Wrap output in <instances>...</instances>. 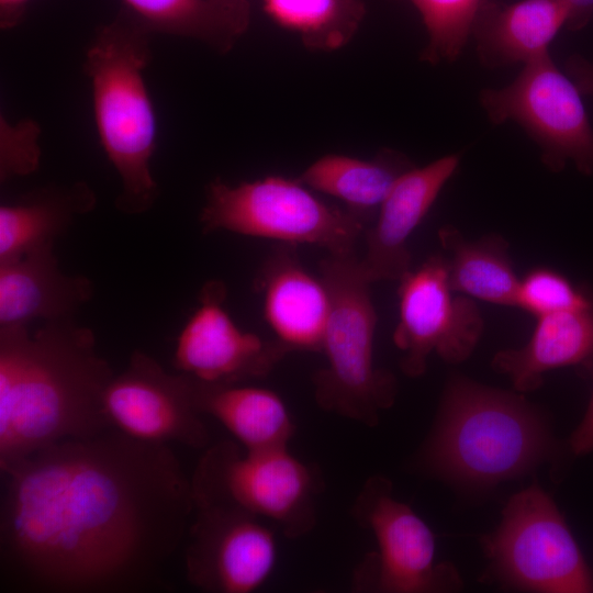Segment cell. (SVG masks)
<instances>
[{"instance_id":"6da1fadb","label":"cell","mask_w":593,"mask_h":593,"mask_svg":"<svg viewBox=\"0 0 593 593\" xmlns=\"http://www.w3.org/2000/svg\"><path fill=\"white\" fill-rule=\"evenodd\" d=\"M1 474L2 572L29 591H145L194 510L170 446L115 428L47 446Z\"/></svg>"},{"instance_id":"7a4b0ae2","label":"cell","mask_w":593,"mask_h":593,"mask_svg":"<svg viewBox=\"0 0 593 593\" xmlns=\"http://www.w3.org/2000/svg\"><path fill=\"white\" fill-rule=\"evenodd\" d=\"M114 372L93 331L74 318L0 326V470L47 446L111 428L104 392Z\"/></svg>"},{"instance_id":"3957f363","label":"cell","mask_w":593,"mask_h":593,"mask_svg":"<svg viewBox=\"0 0 593 593\" xmlns=\"http://www.w3.org/2000/svg\"><path fill=\"white\" fill-rule=\"evenodd\" d=\"M542 415L516 392L452 377L417 465L428 475L491 486L533 471L553 455Z\"/></svg>"},{"instance_id":"277c9868","label":"cell","mask_w":593,"mask_h":593,"mask_svg":"<svg viewBox=\"0 0 593 593\" xmlns=\"http://www.w3.org/2000/svg\"><path fill=\"white\" fill-rule=\"evenodd\" d=\"M152 34L122 7L94 32L82 65L98 137L122 183L115 206L128 215L147 212L159 195L150 171L156 115L144 77L152 59Z\"/></svg>"},{"instance_id":"5b68a950","label":"cell","mask_w":593,"mask_h":593,"mask_svg":"<svg viewBox=\"0 0 593 593\" xmlns=\"http://www.w3.org/2000/svg\"><path fill=\"white\" fill-rule=\"evenodd\" d=\"M329 296L322 353L326 366L313 376L317 405L368 427L396 398L395 377L373 362L377 313L370 280L356 253L327 254L318 264Z\"/></svg>"},{"instance_id":"8992f818","label":"cell","mask_w":593,"mask_h":593,"mask_svg":"<svg viewBox=\"0 0 593 593\" xmlns=\"http://www.w3.org/2000/svg\"><path fill=\"white\" fill-rule=\"evenodd\" d=\"M190 479L194 505L244 511L292 539L315 527L321 478L288 447L246 449L235 439L220 440L204 449Z\"/></svg>"},{"instance_id":"52a82bcc","label":"cell","mask_w":593,"mask_h":593,"mask_svg":"<svg viewBox=\"0 0 593 593\" xmlns=\"http://www.w3.org/2000/svg\"><path fill=\"white\" fill-rule=\"evenodd\" d=\"M202 232L228 231L283 244H307L348 254L367 225L345 206L320 199L298 178L267 176L231 186L208 183L199 217Z\"/></svg>"},{"instance_id":"ba28073f","label":"cell","mask_w":593,"mask_h":593,"mask_svg":"<svg viewBox=\"0 0 593 593\" xmlns=\"http://www.w3.org/2000/svg\"><path fill=\"white\" fill-rule=\"evenodd\" d=\"M493 578L541 593H592L593 574L566 519L538 482L506 503L495 530L482 539Z\"/></svg>"},{"instance_id":"9c48e42d","label":"cell","mask_w":593,"mask_h":593,"mask_svg":"<svg viewBox=\"0 0 593 593\" xmlns=\"http://www.w3.org/2000/svg\"><path fill=\"white\" fill-rule=\"evenodd\" d=\"M350 515L372 533L378 550L368 555L354 578L363 592L438 593L462 588L456 568L436 559L430 527L393 494L392 482L380 474L369 477L357 494Z\"/></svg>"},{"instance_id":"30bf717a","label":"cell","mask_w":593,"mask_h":593,"mask_svg":"<svg viewBox=\"0 0 593 593\" xmlns=\"http://www.w3.org/2000/svg\"><path fill=\"white\" fill-rule=\"evenodd\" d=\"M581 96L547 53L524 64L507 86L482 90L479 101L491 122L517 123L538 145L549 170L561 171L571 161L581 174L592 175L593 127Z\"/></svg>"},{"instance_id":"8fae6325","label":"cell","mask_w":593,"mask_h":593,"mask_svg":"<svg viewBox=\"0 0 593 593\" xmlns=\"http://www.w3.org/2000/svg\"><path fill=\"white\" fill-rule=\"evenodd\" d=\"M398 294L393 342L403 353L404 374L423 376L432 354L451 365L471 356L483 332V317L472 298L451 289L443 255L411 269L400 280Z\"/></svg>"},{"instance_id":"7c38bea8","label":"cell","mask_w":593,"mask_h":593,"mask_svg":"<svg viewBox=\"0 0 593 593\" xmlns=\"http://www.w3.org/2000/svg\"><path fill=\"white\" fill-rule=\"evenodd\" d=\"M111 428L153 444L205 449L210 433L193 398V378L169 373L152 356L135 350L104 392Z\"/></svg>"},{"instance_id":"4fadbf2b","label":"cell","mask_w":593,"mask_h":593,"mask_svg":"<svg viewBox=\"0 0 593 593\" xmlns=\"http://www.w3.org/2000/svg\"><path fill=\"white\" fill-rule=\"evenodd\" d=\"M186 537L187 580L204 592L251 593L277 562L273 529L234 507L194 505Z\"/></svg>"},{"instance_id":"5bb4252c","label":"cell","mask_w":593,"mask_h":593,"mask_svg":"<svg viewBox=\"0 0 593 593\" xmlns=\"http://www.w3.org/2000/svg\"><path fill=\"white\" fill-rule=\"evenodd\" d=\"M225 299L221 280L201 288L199 306L177 339L175 368L210 383L238 384L267 377L291 349L277 338L238 328L223 305Z\"/></svg>"},{"instance_id":"9a60e30c","label":"cell","mask_w":593,"mask_h":593,"mask_svg":"<svg viewBox=\"0 0 593 593\" xmlns=\"http://www.w3.org/2000/svg\"><path fill=\"white\" fill-rule=\"evenodd\" d=\"M460 155L440 157L403 174L365 232L361 267L370 280L400 281L411 270L409 238L456 172Z\"/></svg>"},{"instance_id":"2e32d148","label":"cell","mask_w":593,"mask_h":593,"mask_svg":"<svg viewBox=\"0 0 593 593\" xmlns=\"http://www.w3.org/2000/svg\"><path fill=\"white\" fill-rule=\"evenodd\" d=\"M294 246L281 243L270 251L255 280L264 295L265 317L276 338L291 351L322 353L329 312L327 289L303 268Z\"/></svg>"},{"instance_id":"e0dca14e","label":"cell","mask_w":593,"mask_h":593,"mask_svg":"<svg viewBox=\"0 0 593 593\" xmlns=\"http://www.w3.org/2000/svg\"><path fill=\"white\" fill-rule=\"evenodd\" d=\"M54 248L0 261V326L74 318L93 295V282L61 270Z\"/></svg>"},{"instance_id":"ac0fdd59","label":"cell","mask_w":593,"mask_h":593,"mask_svg":"<svg viewBox=\"0 0 593 593\" xmlns=\"http://www.w3.org/2000/svg\"><path fill=\"white\" fill-rule=\"evenodd\" d=\"M567 24L561 0H482L471 33L481 64L489 68L523 65L547 53Z\"/></svg>"},{"instance_id":"d6986e66","label":"cell","mask_w":593,"mask_h":593,"mask_svg":"<svg viewBox=\"0 0 593 593\" xmlns=\"http://www.w3.org/2000/svg\"><path fill=\"white\" fill-rule=\"evenodd\" d=\"M593 362V305L537 317L529 340L497 351L492 368L511 380L515 391L530 392L550 370Z\"/></svg>"},{"instance_id":"ffe728a7","label":"cell","mask_w":593,"mask_h":593,"mask_svg":"<svg viewBox=\"0 0 593 593\" xmlns=\"http://www.w3.org/2000/svg\"><path fill=\"white\" fill-rule=\"evenodd\" d=\"M97 195L85 181L49 184L0 206V261L54 248L75 219L91 212Z\"/></svg>"},{"instance_id":"44dd1931","label":"cell","mask_w":593,"mask_h":593,"mask_svg":"<svg viewBox=\"0 0 593 593\" xmlns=\"http://www.w3.org/2000/svg\"><path fill=\"white\" fill-rule=\"evenodd\" d=\"M192 378L199 411L221 423L244 448L288 447L295 424L279 394L265 388Z\"/></svg>"},{"instance_id":"7402d4cb","label":"cell","mask_w":593,"mask_h":593,"mask_svg":"<svg viewBox=\"0 0 593 593\" xmlns=\"http://www.w3.org/2000/svg\"><path fill=\"white\" fill-rule=\"evenodd\" d=\"M415 167L403 153L382 148L370 159L328 154L298 177L312 190L339 199L369 226L396 180Z\"/></svg>"},{"instance_id":"603a6c76","label":"cell","mask_w":593,"mask_h":593,"mask_svg":"<svg viewBox=\"0 0 593 593\" xmlns=\"http://www.w3.org/2000/svg\"><path fill=\"white\" fill-rule=\"evenodd\" d=\"M153 34L198 41L217 54L230 53L251 20L248 0H121Z\"/></svg>"},{"instance_id":"cb8c5ba5","label":"cell","mask_w":593,"mask_h":593,"mask_svg":"<svg viewBox=\"0 0 593 593\" xmlns=\"http://www.w3.org/2000/svg\"><path fill=\"white\" fill-rule=\"evenodd\" d=\"M438 239L454 291L499 305L516 306L519 279L508 244L502 236L486 235L472 242L456 227L446 225L439 230Z\"/></svg>"},{"instance_id":"d4e9b609","label":"cell","mask_w":593,"mask_h":593,"mask_svg":"<svg viewBox=\"0 0 593 593\" xmlns=\"http://www.w3.org/2000/svg\"><path fill=\"white\" fill-rule=\"evenodd\" d=\"M266 14L296 33L305 48L333 52L347 45L366 15L362 0H262Z\"/></svg>"},{"instance_id":"484cf974","label":"cell","mask_w":593,"mask_h":593,"mask_svg":"<svg viewBox=\"0 0 593 593\" xmlns=\"http://www.w3.org/2000/svg\"><path fill=\"white\" fill-rule=\"evenodd\" d=\"M425 25L428 43L421 59L429 64L454 61L461 54L471 33L482 0H409Z\"/></svg>"},{"instance_id":"4316f807","label":"cell","mask_w":593,"mask_h":593,"mask_svg":"<svg viewBox=\"0 0 593 593\" xmlns=\"http://www.w3.org/2000/svg\"><path fill=\"white\" fill-rule=\"evenodd\" d=\"M591 305L585 294L555 270L536 268L519 280L516 306L536 317Z\"/></svg>"},{"instance_id":"83f0119b","label":"cell","mask_w":593,"mask_h":593,"mask_svg":"<svg viewBox=\"0 0 593 593\" xmlns=\"http://www.w3.org/2000/svg\"><path fill=\"white\" fill-rule=\"evenodd\" d=\"M40 127L32 120L10 125L1 120L0 179L7 181L18 176H26L40 165Z\"/></svg>"},{"instance_id":"f1b7e54d","label":"cell","mask_w":593,"mask_h":593,"mask_svg":"<svg viewBox=\"0 0 593 593\" xmlns=\"http://www.w3.org/2000/svg\"><path fill=\"white\" fill-rule=\"evenodd\" d=\"M593 378V362L584 367ZM570 450L575 456L593 451V392L585 414L569 439Z\"/></svg>"},{"instance_id":"f546056e","label":"cell","mask_w":593,"mask_h":593,"mask_svg":"<svg viewBox=\"0 0 593 593\" xmlns=\"http://www.w3.org/2000/svg\"><path fill=\"white\" fill-rule=\"evenodd\" d=\"M564 69L582 94L593 97V61L582 56H570Z\"/></svg>"},{"instance_id":"4dcf8cb0","label":"cell","mask_w":593,"mask_h":593,"mask_svg":"<svg viewBox=\"0 0 593 593\" xmlns=\"http://www.w3.org/2000/svg\"><path fill=\"white\" fill-rule=\"evenodd\" d=\"M567 10L566 26L571 31L584 27L593 15V0H561Z\"/></svg>"},{"instance_id":"1f68e13d","label":"cell","mask_w":593,"mask_h":593,"mask_svg":"<svg viewBox=\"0 0 593 593\" xmlns=\"http://www.w3.org/2000/svg\"><path fill=\"white\" fill-rule=\"evenodd\" d=\"M30 0H0V25L9 30L22 22Z\"/></svg>"}]
</instances>
